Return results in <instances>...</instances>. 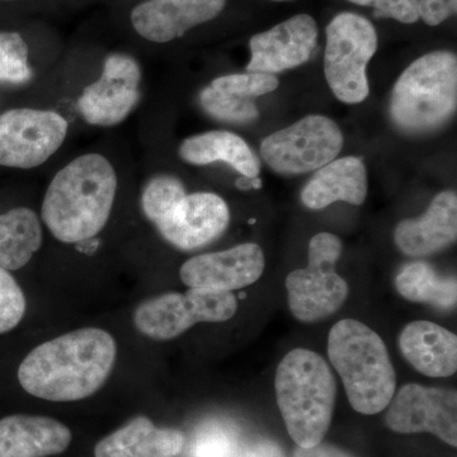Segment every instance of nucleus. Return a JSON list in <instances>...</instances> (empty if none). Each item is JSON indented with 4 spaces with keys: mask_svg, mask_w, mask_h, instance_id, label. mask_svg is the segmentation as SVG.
Returning <instances> with one entry per match:
<instances>
[{
    "mask_svg": "<svg viewBox=\"0 0 457 457\" xmlns=\"http://www.w3.org/2000/svg\"><path fill=\"white\" fill-rule=\"evenodd\" d=\"M116 357V341L110 333L82 328L33 348L18 369V381L36 398L77 402L104 386Z\"/></svg>",
    "mask_w": 457,
    "mask_h": 457,
    "instance_id": "nucleus-1",
    "label": "nucleus"
},
{
    "mask_svg": "<svg viewBox=\"0 0 457 457\" xmlns=\"http://www.w3.org/2000/svg\"><path fill=\"white\" fill-rule=\"evenodd\" d=\"M116 189V171L104 156H79L51 180L42 203V220L60 242H87L106 227Z\"/></svg>",
    "mask_w": 457,
    "mask_h": 457,
    "instance_id": "nucleus-2",
    "label": "nucleus"
},
{
    "mask_svg": "<svg viewBox=\"0 0 457 457\" xmlns=\"http://www.w3.org/2000/svg\"><path fill=\"white\" fill-rule=\"evenodd\" d=\"M276 399L288 435L297 447H312L326 437L337 398V383L317 352L295 348L279 362Z\"/></svg>",
    "mask_w": 457,
    "mask_h": 457,
    "instance_id": "nucleus-3",
    "label": "nucleus"
},
{
    "mask_svg": "<svg viewBox=\"0 0 457 457\" xmlns=\"http://www.w3.org/2000/svg\"><path fill=\"white\" fill-rule=\"evenodd\" d=\"M328 356L341 376L354 411L374 416L395 395L396 375L380 336L354 319H343L328 336Z\"/></svg>",
    "mask_w": 457,
    "mask_h": 457,
    "instance_id": "nucleus-4",
    "label": "nucleus"
},
{
    "mask_svg": "<svg viewBox=\"0 0 457 457\" xmlns=\"http://www.w3.org/2000/svg\"><path fill=\"white\" fill-rule=\"evenodd\" d=\"M456 106V55L450 51H433L411 62L396 80L390 117L403 132L425 134L449 121Z\"/></svg>",
    "mask_w": 457,
    "mask_h": 457,
    "instance_id": "nucleus-5",
    "label": "nucleus"
},
{
    "mask_svg": "<svg viewBox=\"0 0 457 457\" xmlns=\"http://www.w3.org/2000/svg\"><path fill=\"white\" fill-rule=\"evenodd\" d=\"M378 45L374 26L359 14H338L328 25L324 73L333 95L343 104H361L369 97L366 69Z\"/></svg>",
    "mask_w": 457,
    "mask_h": 457,
    "instance_id": "nucleus-6",
    "label": "nucleus"
},
{
    "mask_svg": "<svg viewBox=\"0 0 457 457\" xmlns=\"http://www.w3.org/2000/svg\"><path fill=\"white\" fill-rule=\"evenodd\" d=\"M342 242L335 234L319 233L309 243V263L286 278L288 306L305 323L320 320L342 308L350 294L345 279L336 272Z\"/></svg>",
    "mask_w": 457,
    "mask_h": 457,
    "instance_id": "nucleus-7",
    "label": "nucleus"
},
{
    "mask_svg": "<svg viewBox=\"0 0 457 457\" xmlns=\"http://www.w3.org/2000/svg\"><path fill=\"white\" fill-rule=\"evenodd\" d=\"M237 300L230 291L191 287L186 294L168 293L137 306L134 324L141 335L170 341L198 323H221L236 315Z\"/></svg>",
    "mask_w": 457,
    "mask_h": 457,
    "instance_id": "nucleus-8",
    "label": "nucleus"
},
{
    "mask_svg": "<svg viewBox=\"0 0 457 457\" xmlns=\"http://www.w3.org/2000/svg\"><path fill=\"white\" fill-rule=\"evenodd\" d=\"M343 147V134L333 120L311 114L262 141L263 161L284 176L320 170L335 161Z\"/></svg>",
    "mask_w": 457,
    "mask_h": 457,
    "instance_id": "nucleus-9",
    "label": "nucleus"
},
{
    "mask_svg": "<svg viewBox=\"0 0 457 457\" xmlns=\"http://www.w3.org/2000/svg\"><path fill=\"white\" fill-rule=\"evenodd\" d=\"M68 121L54 111L17 108L0 116V165L31 170L62 145Z\"/></svg>",
    "mask_w": 457,
    "mask_h": 457,
    "instance_id": "nucleus-10",
    "label": "nucleus"
},
{
    "mask_svg": "<svg viewBox=\"0 0 457 457\" xmlns=\"http://www.w3.org/2000/svg\"><path fill=\"white\" fill-rule=\"evenodd\" d=\"M385 420L394 432L432 433L456 447L457 394L420 384L404 385L387 405Z\"/></svg>",
    "mask_w": 457,
    "mask_h": 457,
    "instance_id": "nucleus-11",
    "label": "nucleus"
},
{
    "mask_svg": "<svg viewBox=\"0 0 457 457\" xmlns=\"http://www.w3.org/2000/svg\"><path fill=\"white\" fill-rule=\"evenodd\" d=\"M140 66L123 54L107 57L104 73L78 99V110L90 125L114 126L125 121L139 102Z\"/></svg>",
    "mask_w": 457,
    "mask_h": 457,
    "instance_id": "nucleus-12",
    "label": "nucleus"
},
{
    "mask_svg": "<svg viewBox=\"0 0 457 457\" xmlns=\"http://www.w3.org/2000/svg\"><path fill=\"white\" fill-rule=\"evenodd\" d=\"M318 25L308 14L288 18L285 22L258 33L249 42L248 73L276 74L305 64L318 44Z\"/></svg>",
    "mask_w": 457,
    "mask_h": 457,
    "instance_id": "nucleus-13",
    "label": "nucleus"
},
{
    "mask_svg": "<svg viewBox=\"0 0 457 457\" xmlns=\"http://www.w3.org/2000/svg\"><path fill=\"white\" fill-rule=\"evenodd\" d=\"M230 212L220 196L197 192L186 197L155 225L162 237L180 251H195L225 233Z\"/></svg>",
    "mask_w": 457,
    "mask_h": 457,
    "instance_id": "nucleus-14",
    "label": "nucleus"
},
{
    "mask_svg": "<svg viewBox=\"0 0 457 457\" xmlns=\"http://www.w3.org/2000/svg\"><path fill=\"white\" fill-rule=\"evenodd\" d=\"M266 260L255 243H245L227 249L196 255L180 267L183 284L191 287L234 291L253 285L263 275Z\"/></svg>",
    "mask_w": 457,
    "mask_h": 457,
    "instance_id": "nucleus-15",
    "label": "nucleus"
},
{
    "mask_svg": "<svg viewBox=\"0 0 457 457\" xmlns=\"http://www.w3.org/2000/svg\"><path fill=\"white\" fill-rule=\"evenodd\" d=\"M227 0H147L132 9L131 23L141 37L164 44L221 13Z\"/></svg>",
    "mask_w": 457,
    "mask_h": 457,
    "instance_id": "nucleus-16",
    "label": "nucleus"
},
{
    "mask_svg": "<svg viewBox=\"0 0 457 457\" xmlns=\"http://www.w3.org/2000/svg\"><path fill=\"white\" fill-rule=\"evenodd\" d=\"M456 237L457 196L453 191L441 192L422 216L400 221L394 230L399 251L411 257L440 252L455 243Z\"/></svg>",
    "mask_w": 457,
    "mask_h": 457,
    "instance_id": "nucleus-17",
    "label": "nucleus"
},
{
    "mask_svg": "<svg viewBox=\"0 0 457 457\" xmlns=\"http://www.w3.org/2000/svg\"><path fill=\"white\" fill-rule=\"evenodd\" d=\"M73 435L49 417L16 414L0 420V457H49L64 453Z\"/></svg>",
    "mask_w": 457,
    "mask_h": 457,
    "instance_id": "nucleus-18",
    "label": "nucleus"
},
{
    "mask_svg": "<svg viewBox=\"0 0 457 457\" xmlns=\"http://www.w3.org/2000/svg\"><path fill=\"white\" fill-rule=\"evenodd\" d=\"M404 359L428 378H449L457 371V337L432 321L409 323L399 336Z\"/></svg>",
    "mask_w": 457,
    "mask_h": 457,
    "instance_id": "nucleus-19",
    "label": "nucleus"
},
{
    "mask_svg": "<svg viewBox=\"0 0 457 457\" xmlns=\"http://www.w3.org/2000/svg\"><path fill=\"white\" fill-rule=\"evenodd\" d=\"M368 191L365 164L356 156H345L318 170L303 187L302 201L312 210L326 209L338 201L360 206L365 203Z\"/></svg>",
    "mask_w": 457,
    "mask_h": 457,
    "instance_id": "nucleus-20",
    "label": "nucleus"
},
{
    "mask_svg": "<svg viewBox=\"0 0 457 457\" xmlns=\"http://www.w3.org/2000/svg\"><path fill=\"white\" fill-rule=\"evenodd\" d=\"M185 442L182 432L159 428L140 416L102 438L96 445L95 457H176Z\"/></svg>",
    "mask_w": 457,
    "mask_h": 457,
    "instance_id": "nucleus-21",
    "label": "nucleus"
},
{
    "mask_svg": "<svg viewBox=\"0 0 457 457\" xmlns=\"http://www.w3.org/2000/svg\"><path fill=\"white\" fill-rule=\"evenodd\" d=\"M179 156L188 164L207 165L222 162L246 179H258L261 163L242 137L228 131L195 135L180 144Z\"/></svg>",
    "mask_w": 457,
    "mask_h": 457,
    "instance_id": "nucleus-22",
    "label": "nucleus"
},
{
    "mask_svg": "<svg viewBox=\"0 0 457 457\" xmlns=\"http://www.w3.org/2000/svg\"><path fill=\"white\" fill-rule=\"evenodd\" d=\"M41 245V222L31 209L17 207L0 215V267L22 269Z\"/></svg>",
    "mask_w": 457,
    "mask_h": 457,
    "instance_id": "nucleus-23",
    "label": "nucleus"
},
{
    "mask_svg": "<svg viewBox=\"0 0 457 457\" xmlns=\"http://www.w3.org/2000/svg\"><path fill=\"white\" fill-rule=\"evenodd\" d=\"M395 287L408 302L428 303L440 309H453L456 305V278H442L426 262H413L403 267L396 276Z\"/></svg>",
    "mask_w": 457,
    "mask_h": 457,
    "instance_id": "nucleus-24",
    "label": "nucleus"
},
{
    "mask_svg": "<svg viewBox=\"0 0 457 457\" xmlns=\"http://www.w3.org/2000/svg\"><path fill=\"white\" fill-rule=\"evenodd\" d=\"M200 104L204 112L219 121L249 123L260 116L254 99L237 97L212 86L200 93Z\"/></svg>",
    "mask_w": 457,
    "mask_h": 457,
    "instance_id": "nucleus-25",
    "label": "nucleus"
},
{
    "mask_svg": "<svg viewBox=\"0 0 457 457\" xmlns=\"http://www.w3.org/2000/svg\"><path fill=\"white\" fill-rule=\"evenodd\" d=\"M186 188L179 179L156 176L146 183L141 207L150 221L158 224L186 197Z\"/></svg>",
    "mask_w": 457,
    "mask_h": 457,
    "instance_id": "nucleus-26",
    "label": "nucleus"
},
{
    "mask_svg": "<svg viewBox=\"0 0 457 457\" xmlns=\"http://www.w3.org/2000/svg\"><path fill=\"white\" fill-rule=\"evenodd\" d=\"M29 46L16 32H0V83L23 84L32 79Z\"/></svg>",
    "mask_w": 457,
    "mask_h": 457,
    "instance_id": "nucleus-27",
    "label": "nucleus"
},
{
    "mask_svg": "<svg viewBox=\"0 0 457 457\" xmlns=\"http://www.w3.org/2000/svg\"><path fill=\"white\" fill-rule=\"evenodd\" d=\"M278 86L279 82L275 75L263 73L225 75L216 78L212 83V88L248 99L275 92Z\"/></svg>",
    "mask_w": 457,
    "mask_h": 457,
    "instance_id": "nucleus-28",
    "label": "nucleus"
},
{
    "mask_svg": "<svg viewBox=\"0 0 457 457\" xmlns=\"http://www.w3.org/2000/svg\"><path fill=\"white\" fill-rule=\"evenodd\" d=\"M26 297L9 270L0 267V335L11 332L26 314Z\"/></svg>",
    "mask_w": 457,
    "mask_h": 457,
    "instance_id": "nucleus-29",
    "label": "nucleus"
},
{
    "mask_svg": "<svg viewBox=\"0 0 457 457\" xmlns=\"http://www.w3.org/2000/svg\"><path fill=\"white\" fill-rule=\"evenodd\" d=\"M354 4L375 9V17L393 18L402 23H416L420 20L417 0H348Z\"/></svg>",
    "mask_w": 457,
    "mask_h": 457,
    "instance_id": "nucleus-30",
    "label": "nucleus"
},
{
    "mask_svg": "<svg viewBox=\"0 0 457 457\" xmlns=\"http://www.w3.org/2000/svg\"><path fill=\"white\" fill-rule=\"evenodd\" d=\"M418 14L428 26L441 25L455 13L449 0H417Z\"/></svg>",
    "mask_w": 457,
    "mask_h": 457,
    "instance_id": "nucleus-31",
    "label": "nucleus"
},
{
    "mask_svg": "<svg viewBox=\"0 0 457 457\" xmlns=\"http://www.w3.org/2000/svg\"><path fill=\"white\" fill-rule=\"evenodd\" d=\"M233 440L225 433L204 436L197 445V457H230Z\"/></svg>",
    "mask_w": 457,
    "mask_h": 457,
    "instance_id": "nucleus-32",
    "label": "nucleus"
},
{
    "mask_svg": "<svg viewBox=\"0 0 457 457\" xmlns=\"http://www.w3.org/2000/svg\"><path fill=\"white\" fill-rule=\"evenodd\" d=\"M294 457H353L351 453H345L339 447L329 444H318L312 447H297Z\"/></svg>",
    "mask_w": 457,
    "mask_h": 457,
    "instance_id": "nucleus-33",
    "label": "nucleus"
},
{
    "mask_svg": "<svg viewBox=\"0 0 457 457\" xmlns=\"http://www.w3.org/2000/svg\"><path fill=\"white\" fill-rule=\"evenodd\" d=\"M246 457H279L278 451L270 449L269 446L260 447L252 451Z\"/></svg>",
    "mask_w": 457,
    "mask_h": 457,
    "instance_id": "nucleus-34",
    "label": "nucleus"
},
{
    "mask_svg": "<svg viewBox=\"0 0 457 457\" xmlns=\"http://www.w3.org/2000/svg\"><path fill=\"white\" fill-rule=\"evenodd\" d=\"M237 187L243 189V191H248V189L253 188V179L243 177V179L237 180Z\"/></svg>",
    "mask_w": 457,
    "mask_h": 457,
    "instance_id": "nucleus-35",
    "label": "nucleus"
},
{
    "mask_svg": "<svg viewBox=\"0 0 457 457\" xmlns=\"http://www.w3.org/2000/svg\"><path fill=\"white\" fill-rule=\"evenodd\" d=\"M451 7H453V11H455L456 13V5H457V0H449Z\"/></svg>",
    "mask_w": 457,
    "mask_h": 457,
    "instance_id": "nucleus-36",
    "label": "nucleus"
},
{
    "mask_svg": "<svg viewBox=\"0 0 457 457\" xmlns=\"http://www.w3.org/2000/svg\"><path fill=\"white\" fill-rule=\"evenodd\" d=\"M275 2H290V0H275Z\"/></svg>",
    "mask_w": 457,
    "mask_h": 457,
    "instance_id": "nucleus-37",
    "label": "nucleus"
}]
</instances>
